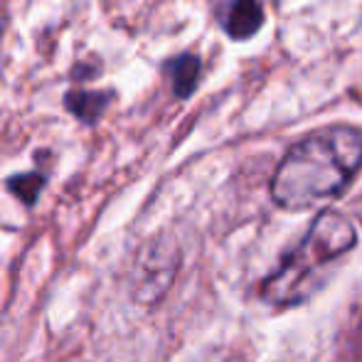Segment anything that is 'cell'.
<instances>
[{
	"label": "cell",
	"mask_w": 362,
	"mask_h": 362,
	"mask_svg": "<svg viewBox=\"0 0 362 362\" xmlns=\"http://www.w3.org/2000/svg\"><path fill=\"white\" fill-rule=\"evenodd\" d=\"M200 59L195 54H180V57L170 59L168 72H170L173 91L177 99L192 96V91L197 89V81H200Z\"/></svg>",
	"instance_id": "obj_5"
},
{
	"label": "cell",
	"mask_w": 362,
	"mask_h": 362,
	"mask_svg": "<svg viewBox=\"0 0 362 362\" xmlns=\"http://www.w3.org/2000/svg\"><path fill=\"white\" fill-rule=\"evenodd\" d=\"M3 28H5V3L0 0V33H3Z\"/></svg>",
	"instance_id": "obj_7"
},
{
	"label": "cell",
	"mask_w": 362,
	"mask_h": 362,
	"mask_svg": "<svg viewBox=\"0 0 362 362\" xmlns=\"http://www.w3.org/2000/svg\"><path fill=\"white\" fill-rule=\"evenodd\" d=\"M264 25V8L259 0H229L224 13V30L232 40H249Z\"/></svg>",
	"instance_id": "obj_3"
},
{
	"label": "cell",
	"mask_w": 362,
	"mask_h": 362,
	"mask_svg": "<svg viewBox=\"0 0 362 362\" xmlns=\"http://www.w3.org/2000/svg\"><path fill=\"white\" fill-rule=\"evenodd\" d=\"M45 187V175L40 173H25V175H13L8 180V190L25 205H35Z\"/></svg>",
	"instance_id": "obj_6"
},
{
	"label": "cell",
	"mask_w": 362,
	"mask_h": 362,
	"mask_svg": "<svg viewBox=\"0 0 362 362\" xmlns=\"http://www.w3.org/2000/svg\"><path fill=\"white\" fill-rule=\"evenodd\" d=\"M111 91L69 89L64 94V109L86 126H94L111 104Z\"/></svg>",
	"instance_id": "obj_4"
},
{
	"label": "cell",
	"mask_w": 362,
	"mask_h": 362,
	"mask_svg": "<svg viewBox=\"0 0 362 362\" xmlns=\"http://www.w3.org/2000/svg\"><path fill=\"white\" fill-rule=\"evenodd\" d=\"M362 168V134L330 126L298 141L279 163L272 197L284 210H308L348 190Z\"/></svg>",
	"instance_id": "obj_1"
},
{
	"label": "cell",
	"mask_w": 362,
	"mask_h": 362,
	"mask_svg": "<svg viewBox=\"0 0 362 362\" xmlns=\"http://www.w3.org/2000/svg\"><path fill=\"white\" fill-rule=\"evenodd\" d=\"M355 227L340 212L323 210L308 234L284 259V264L262 284V298L276 308L298 305L328 276V269L355 247Z\"/></svg>",
	"instance_id": "obj_2"
}]
</instances>
